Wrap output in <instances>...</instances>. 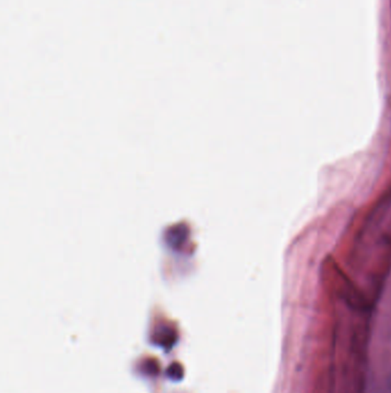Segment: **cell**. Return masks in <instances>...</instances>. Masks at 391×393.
<instances>
[{
    "label": "cell",
    "instance_id": "6da1fadb",
    "mask_svg": "<svg viewBox=\"0 0 391 393\" xmlns=\"http://www.w3.org/2000/svg\"><path fill=\"white\" fill-rule=\"evenodd\" d=\"M385 391H387V393H391V372L387 376V379H385Z\"/></svg>",
    "mask_w": 391,
    "mask_h": 393
}]
</instances>
